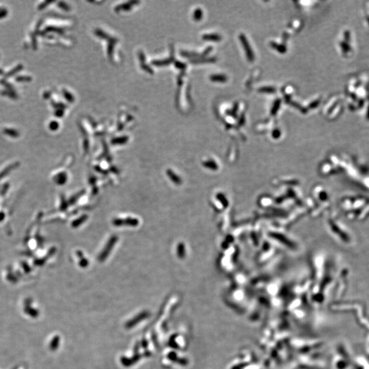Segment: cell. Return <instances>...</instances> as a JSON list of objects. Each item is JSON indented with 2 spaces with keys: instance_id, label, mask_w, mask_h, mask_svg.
Returning a JSON list of instances; mask_svg holds the SVG:
<instances>
[{
  "instance_id": "6da1fadb",
  "label": "cell",
  "mask_w": 369,
  "mask_h": 369,
  "mask_svg": "<svg viewBox=\"0 0 369 369\" xmlns=\"http://www.w3.org/2000/svg\"><path fill=\"white\" fill-rule=\"evenodd\" d=\"M368 109V110H366V113H365V118H366L367 120H369V104Z\"/></svg>"
}]
</instances>
